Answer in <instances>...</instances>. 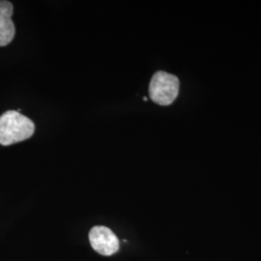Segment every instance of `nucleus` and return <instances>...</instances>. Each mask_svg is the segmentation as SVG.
<instances>
[{
    "label": "nucleus",
    "mask_w": 261,
    "mask_h": 261,
    "mask_svg": "<svg viewBox=\"0 0 261 261\" xmlns=\"http://www.w3.org/2000/svg\"><path fill=\"white\" fill-rule=\"evenodd\" d=\"M35 132V124L16 111H8L0 116V144L9 146L30 139Z\"/></svg>",
    "instance_id": "1"
},
{
    "label": "nucleus",
    "mask_w": 261,
    "mask_h": 261,
    "mask_svg": "<svg viewBox=\"0 0 261 261\" xmlns=\"http://www.w3.org/2000/svg\"><path fill=\"white\" fill-rule=\"evenodd\" d=\"M179 92V80L176 75L160 71L152 76L149 84L151 100L160 106L173 103Z\"/></svg>",
    "instance_id": "2"
},
{
    "label": "nucleus",
    "mask_w": 261,
    "mask_h": 261,
    "mask_svg": "<svg viewBox=\"0 0 261 261\" xmlns=\"http://www.w3.org/2000/svg\"><path fill=\"white\" fill-rule=\"evenodd\" d=\"M89 239L94 250L102 255L110 256L119 250L118 238L106 226H94L89 233Z\"/></svg>",
    "instance_id": "3"
},
{
    "label": "nucleus",
    "mask_w": 261,
    "mask_h": 261,
    "mask_svg": "<svg viewBox=\"0 0 261 261\" xmlns=\"http://www.w3.org/2000/svg\"><path fill=\"white\" fill-rule=\"evenodd\" d=\"M12 15L13 4L6 0H0V47L9 45L15 37L16 29Z\"/></svg>",
    "instance_id": "4"
}]
</instances>
